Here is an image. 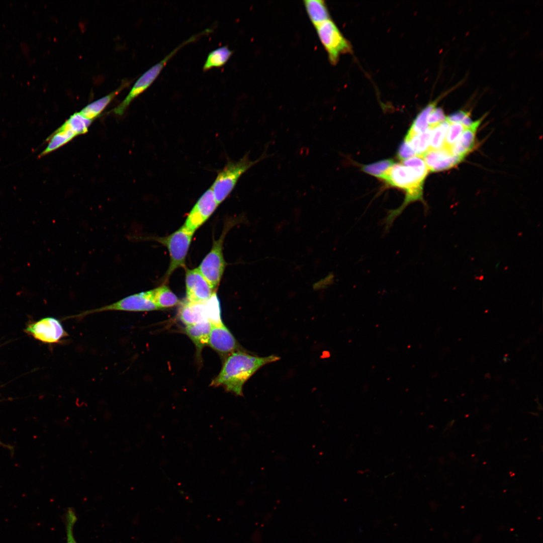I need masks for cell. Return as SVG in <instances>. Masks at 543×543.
<instances>
[{"label":"cell","mask_w":543,"mask_h":543,"mask_svg":"<svg viewBox=\"0 0 543 543\" xmlns=\"http://www.w3.org/2000/svg\"><path fill=\"white\" fill-rule=\"evenodd\" d=\"M280 358L273 354L260 357L236 350L228 355L220 373L211 385L221 386L228 392L242 396L244 384L256 371Z\"/></svg>","instance_id":"1"},{"label":"cell","mask_w":543,"mask_h":543,"mask_svg":"<svg viewBox=\"0 0 543 543\" xmlns=\"http://www.w3.org/2000/svg\"><path fill=\"white\" fill-rule=\"evenodd\" d=\"M428 171L425 162L416 166H406L402 163H396L381 178L387 185L400 188L406 193L401 206L395 210L389 211L384 221L386 230L391 227L395 219L409 204L415 201L424 203L423 185Z\"/></svg>","instance_id":"2"},{"label":"cell","mask_w":543,"mask_h":543,"mask_svg":"<svg viewBox=\"0 0 543 543\" xmlns=\"http://www.w3.org/2000/svg\"><path fill=\"white\" fill-rule=\"evenodd\" d=\"M248 154V153L245 154L236 161L229 160L217 174L210 188L218 205L229 196L243 174L268 156L264 153L259 158L252 161Z\"/></svg>","instance_id":"3"},{"label":"cell","mask_w":543,"mask_h":543,"mask_svg":"<svg viewBox=\"0 0 543 543\" xmlns=\"http://www.w3.org/2000/svg\"><path fill=\"white\" fill-rule=\"evenodd\" d=\"M194 234L183 225L166 236L152 238L164 245L169 254L170 262L164 278V282L168 280L175 270L186 267V259Z\"/></svg>","instance_id":"4"},{"label":"cell","mask_w":543,"mask_h":543,"mask_svg":"<svg viewBox=\"0 0 543 543\" xmlns=\"http://www.w3.org/2000/svg\"><path fill=\"white\" fill-rule=\"evenodd\" d=\"M315 29L331 64H336L341 54L351 52V47L349 42L331 19L318 25Z\"/></svg>","instance_id":"5"},{"label":"cell","mask_w":543,"mask_h":543,"mask_svg":"<svg viewBox=\"0 0 543 543\" xmlns=\"http://www.w3.org/2000/svg\"><path fill=\"white\" fill-rule=\"evenodd\" d=\"M186 44L185 42H183L159 62L144 72L135 82L125 99L113 109V112L116 115H122L131 102L154 82L167 62Z\"/></svg>","instance_id":"6"},{"label":"cell","mask_w":543,"mask_h":543,"mask_svg":"<svg viewBox=\"0 0 543 543\" xmlns=\"http://www.w3.org/2000/svg\"><path fill=\"white\" fill-rule=\"evenodd\" d=\"M227 229L226 228L224 229L219 239L214 241L211 250L198 267L215 291L220 282L225 268L223 245Z\"/></svg>","instance_id":"7"},{"label":"cell","mask_w":543,"mask_h":543,"mask_svg":"<svg viewBox=\"0 0 543 543\" xmlns=\"http://www.w3.org/2000/svg\"><path fill=\"white\" fill-rule=\"evenodd\" d=\"M159 308L154 302L151 291L131 295L111 304L97 309L87 310L73 317H80L97 312L108 311L129 312L149 311Z\"/></svg>","instance_id":"8"},{"label":"cell","mask_w":543,"mask_h":543,"mask_svg":"<svg viewBox=\"0 0 543 543\" xmlns=\"http://www.w3.org/2000/svg\"><path fill=\"white\" fill-rule=\"evenodd\" d=\"M25 331L46 343H57L68 335L60 321L53 317L44 318L30 323Z\"/></svg>","instance_id":"9"},{"label":"cell","mask_w":543,"mask_h":543,"mask_svg":"<svg viewBox=\"0 0 543 543\" xmlns=\"http://www.w3.org/2000/svg\"><path fill=\"white\" fill-rule=\"evenodd\" d=\"M218 205L210 188L194 205L183 225L189 231L194 233L211 216Z\"/></svg>","instance_id":"10"},{"label":"cell","mask_w":543,"mask_h":543,"mask_svg":"<svg viewBox=\"0 0 543 543\" xmlns=\"http://www.w3.org/2000/svg\"><path fill=\"white\" fill-rule=\"evenodd\" d=\"M186 300L194 302L208 300L214 291L198 268L187 269L186 272Z\"/></svg>","instance_id":"11"},{"label":"cell","mask_w":543,"mask_h":543,"mask_svg":"<svg viewBox=\"0 0 543 543\" xmlns=\"http://www.w3.org/2000/svg\"><path fill=\"white\" fill-rule=\"evenodd\" d=\"M421 156L429 171L432 172L452 168L464 159L454 155L449 149L444 147L437 149H429Z\"/></svg>","instance_id":"12"},{"label":"cell","mask_w":543,"mask_h":543,"mask_svg":"<svg viewBox=\"0 0 543 543\" xmlns=\"http://www.w3.org/2000/svg\"><path fill=\"white\" fill-rule=\"evenodd\" d=\"M208 344L222 354H230L238 348L237 342L227 328L222 324L212 325Z\"/></svg>","instance_id":"13"},{"label":"cell","mask_w":543,"mask_h":543,"mask_svg":"<svg viewBox=\"0 0 543 543\" xmlns=\"http://www.w3.org/2000/svg\"><path fill=\"white\" fill-rule=\"evenodd\" d=\"M178 317L186 326L208 321L206 301L194 302L186 299L179 308Z\"/></svg>","instance_id":"14"},{"label":"cell","mask_w":543,"mask_h":543,"mask_svg":"<svg viewBox=\"0 0 543 543\" xmlns=\"http://www.w3.org/2000/svg\"><path fill=\"white\" fill-rule=\"evenodd\" d=\"M482 119L474 121L466 128L456 142L449 149L455 155L464 158L475 147L476 134Z\"/></svg>","instance_id":"15"},{"label":"cell","mask_w":543,"mask_h":543,"mask_svg":"<svg viewBox=\"0 0 543 543\" xmlns=\"http://www.w3.org/2000/svg\"><path fill=\"white\" fill-rule=\"evenodd\" d=\"M129 83L128 81H123L121 85L116 89L87 105L79 112V113L85 118L93 121L100 115L113 99L128 86Z\"/></svg>","instance_id":"16"},{"label":"cell","mask_w":543,"mask_h":543,"mask_svg":"<svg viewBox=\"0 0 543 543\" xmlns=\"http://www.w3.org/2000/svg\"><path fill=\"white\" fill-rule=\"evenodd\" d=\"M212 327V325L209 321L186 327L185 332L195 344L199 353L205 346L208 345Z\"/></svg>","instance_id":"17"},{"label":"cell","mask_w":543,"mask_h":543,"mask_svg":"<svg viewBox=\"0 0 543 543\" xmlns=\"http://www.w3.org/2000/svg\"><path fill=\"white\" fill-rule=\"evenodd\" d=\"M304 5L315 28L330 19L327 6L322 0H305Z\"/></svg>","instance_id":"18"},{"label":"cell","mask_w":543,"mask_h":543,"mask_svg":"<svg viewBox=\"0 0 543 543\" xmlns=\"http://www.w3.org/2000/svg\"><path fill=\"white\" fill-rule=\"evenodd\" d=\"M76 135L70 130L61 126L52 133L47 139L48 143L40 153L39 157L44 156L58 149L69 142Z\"/></svg>","instance_id":"19"},{"label":"cell","mask_w":543,"mask_h":543,"mask_svg":"<svg viewBox=\"0 0 543 543\" xmlns=\"http://www.w3.org/2000/svg\"><path fill=\"white\" fill-rule=\"evenodd\" d=\"M227 46L217 48L211 51L208 55L203 67V70L207 71L213 68L224 66L233 54Z\"/></svg>","instance_id":"20"},{"label":"cell","mask_w":543,"mask_h":543,"mask_svg":"<svg viewBox=\"0 0 543 543\" xmlns=\"http://www.w3.org/2000/svg\"><path fill=\"white\" fill-rule=\"evenodd\" d=\"M150 291L153 300L159 309L174 306L179 302L177 297L165 285Z\"/></svg>","instance_id":"21"},{"label":"cell","mask_w":543,"mask_h":543,"mask_svg":"<svg viewBox=\"0 0 543 543\" xmlns=\"http://www.w3.org/2000/svg\"><path fill=\"white\" fill-rule=\"evenodd\" d=\"M438 100L429 103L417 115L406 136H410L422 133L428 128V118L431 112L436 107Z\"/></svg>","instance_id":"22"},{"label":"cell","mask_w":543,"mask_h":543,"mask_svg":"<svg viewBox=\"0 0 543 543\" xmlns=\"http://www.w3.org/2000/svg\"><path fill=\"white\" fill-rule=\"evenodd\" d=\"M432 129L428 128L425 132L417 135L406 136L405 141L417 155L422 156L429 149Z\"/></svg>","instance_id":"23"},{"label":"cell","mask_w":543,"mask_h":543,"mask_svg":"<svg viewBox=\"0 0 543 543\" xmlns=\"http://www.w3.org/2000/svg\"><path fill=\"white\" fill-rule=\"evenodd\" d=\"M92 122L93 120L85 118L79 112H76L71 115L61 126L70 130L77 136L86 133Z\"/></svg>","instance_id":"24"},{"label":"cell","mask_w":543,"mask_h":543,"mask_svg":"<svg viewBox=\"0 0 543 543\" xmlns=\"http://www.w3.org/2000/svg\"><path fill=\"white\" fill-rule=\"evenodd\" d=\"M208 321L212 325L223 324L221 317V308L219 299L215 292L208 300L206 301Z\"/></svg>","instance_id":"25"},{"label":"cell","mask_w":543,"mask_h":543,"mask_svg":"<svg viewBox=\"0 0 543 543\" xmlns=\"http://www.w3.org/2000/svg\"><path fill=\"white\" fill-rule=\"evenodd\" d=\"M395 164L392 159H386L364 165L361 169L365 172L381 179L386 172Z\"/></svg>","instance_id":"26"},{"label":"cell","mask_w":543,"mask_h":543,"mask_svg":"<svg viewBox=\"0 0 543 543\" xmlns=\"http://www.w3.org/2000/svg\"><path fill=\"white\" fill-rule=\"evenodd\" d=\"M449 125V123L445 120L431 129L429 149H437L443 147Z\"/></svg>","instance_id":"27"},{"label":"cell","mask_w":543,"mask_h":543,"mask_svg":"<svg viewBox=\"0 0 543 543\" xmlns=\"http://www.w3.org/2000/svg\"><path fill=\"white\" fill-rule=\"evenodd\" d=\"M466 127L461 123H450L449 125L443 147L449 149L461 136Z\"/></svg>","instance_id":"28"},{"label":"cell","mask_w":543,"mask_h":543,"mask_svg":"<svg viewBox=\"0 0 543 543\" xmlns=\"http://www.w3.org/2000/svg\"><path fill=\"white\" fill-rule=\"evenodd\" d=\"M77 520L74 510L68 508L66 514V532L67 543H77L73 535V527Z\"/></svg>","instance_id":"29"},{"label":"cell","mask_w":543,"mask_h":543,"mask_svg":"<svg viewBox=\"0 0 543 543\" xmlns=\"http://www.w3.org/2000/svg\"><path fill=\"white\" fill-rule=\"evenodd\" d=\"M446 120L449 124L461 123L466 128L470 127L474 123L470 118V113L462 110L456 112L446 117Z\"/></svg>","instance_id":"30"},{"label":"cell","mask_w":543,"mask_h":543,"mask_svg":"<svg viewBox=\"0 0 543 543\" xmlns=\"http://www.w3.org/2000/svg\"><path fill=\"white\" fill-rule=\"evenodd\" d=\"M446 120V116L443 111L440 108H436L430 113L428 118V125L429 128L432 129Z\"/></svg>","instance_id":"31"},{"label":"cell","mask_w":543,"mask_h":543,"mask_svg":"<svg viewBox=\"0 0 543 543\" xmlns=\"http://www.w3.org/2000/svg\"><path fill=\"white\" fill-rule=\"evenodd\" d=\"M416 153L409 146L408 144L404 140L399 146L397 156L402 161L413 157Z\"/></svg>","instance_id":"32"}]
</instances>
